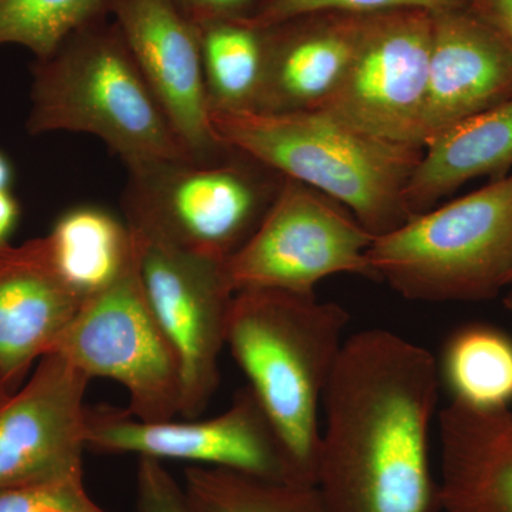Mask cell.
<instances>
[{"label": "cell", "instance_id": "603a6c76", "mask_svg": "<svg viewBox=\"0 0 512 512\" xmlns=\"http://www.w3.org/2000/svg\"><path fill=\"white\" fill-rule=\"evenodd\" d=\"M110 16V0H0V47L49 56L67 36Z\"/></svg>", "mask_w": 512, "mask_h": 512}, {"label": "cell", "instance_id": "6da1fadb", "mask_svg": "<svg viewBox=\"0 0 512 512\" xmlns=\"http://www.w3.org/2000/svg\"><path fill=\"white\" fill-rule=\"evenodd\" d=\"M440 377L429 350L386 329L345 340L326 389L315 487L325 512H434L430 431Z\"/></svg>", "mask_w": 512, "mask_h": 512}, {"label": "cell", "instance_id": "cb8c5ba5", "mask_svg": "<svg viewBox=\"0 0 512 512\" xmlns=\"http://www.w3.org/2000/svg\"><path fill=\"white\" fill-rule=\"evenodd\" d=\"M0 512H111L93 500L83 473L0 491Z\"/></svg>", "mask_w": 512, "mask_h": 512}, {"label": "cell", "instance_id": "ffe728a7", "mask_svg": "<svg viewBox=\"0 0 512 512\" xmlns=\"http://www.w3.org/2000/svg\"><path fill=\"white\" fill-rule=\"evenodd\" d=\"M437 367L451 402L480 410L512 406V338L504 330L485 323L454 330Z\"/></svg>", "mask_w": 512, "mask_h": 512}, {"label": "cell", "instance_id": "ac0fdd59", "mask_svg": "<svg viewBox=\"0 0 512 512\" xmlns=\"http://www.w3.org/2000/svg\"><path fill=\"white\" fill-rule=\"evenodd\" d=\"M511 168L512 99L431 138L407 184V207L416 217L470 181L498 180Z\"/></svg>", "mask_w": 512, "mask_h": 512}, {"label": "cell", "instance_id": "d6986e66", "mask_svg": "<svg viewBox=\"0 0 512 512\" xmlns=\"http://www.w3.org/2000/svg\"><path fill=\"white\" fill-rule=\"evenodd\" d=\"M46 239L57 272L82 301L113 284L136 258L127 222L94 205L64 212Z\"/></svg>", "mask_w": 512, "mask_h": 512}, {"label": "cell", "instance_id": "4316f807", "mask_svg": "<svg viewBox=\"0 0 512 512\" xmlns=\"http://www.w3.org/2000/svg\"><path fill=\"white\" fill-rule=\"evenodd\" d=\"M178 9L192 22L211 20H249L265 0H173Z\"/></svg>", "mask_w": 512, "mask_h": 512}, {"label": "cell", "instance_id": "7c38bea8", "mask_svg": "<svg viewBox=\"0 0 512 512\" xmlns=\"http://www.w3.org/2000/svg\"><path fill=\"white\" fill-rule=\"evenodd\" d=\"M110 18L191 160L228 156L212 127L197 23L173 0H110Z\"/></svg>", "mask_w": 512, "mask_h": 512}, {"label": "cell", "instance_id": "30bf717a", "mask_svg": "<svg viewBox=\"0 0 512 512\" xmlns=\"http://www.w3.org/2000/svg\"><path fill=\"white\" fill-rule=\"evenodd\" d=\"M131 234L144 295L180 363V416L198 419L220 387V357L235 295L227 261L134 229Z\"/></svg>", "mask_w": 512, "mask_h": 512}, {"label": "cell", "instance_id": "277c9868", "mask_svg": "<svg viewBox=\"0 0 512 512\" xmlns=\"http://www.w3.org/2000/svg\"><path fill=\"white\" fill-rule=\"evenodd\" d=\"M26 130L100 138L127 170L190 161L110 16L94 20L32 63Z\"/></svg>", "mask_w": 512, "mask_h": 512}, {"label": "cell", "instance_id": "9a60e30c", "mask_svg": "<svg viewBox=\"0 0 512 512\" xmlns=\"http://www.w3.org/2000/svg\"><path fill=\"white\" fill-rule=\"evenodd\" d=\"M82 303L57 272L46 237L0 247V394L28 380Z\"/></svg>", "mask_w": 512, "mask_h": 512}, {"label": "cell", "instance_id": "1f68e13d", "mask_svg": "<svg viewBox=\"0 0 512 512\" xmlns=\"http://www.w3.org/2000/svg\"><path fill=\"white\" fill-rule=\"evenodd\" d=\"M511 284H512V276H511Z\"/></svg>", "mask_w": 512, "mask_h": 512}, {"label": "cell", "instance_id": "5b68a950", "mask_svg": "<svg viewBox=\"0 0 512 512\" xmlns=\"http://www.w3.org/2000/svg\"><path fill=\"white\" fill-rule=\"evenodd\" d=\"M367 262L409 301L494 299L511 285L512 173L379 235Z\"/></svg>", "mask_w": 512, "mask_h": 512}, {"label": "cell", "instance_id": "2e32d148", "mask_svg": "<svg viewBox=\"0 0 512 512\" xmlns=\"http://www.w3.org/2000/svg\"><path fill=\"white\" fill-rule=\"evenodd\" d=\"M367 15L320 10L265 26V73L254 111L322 110L338 92Z\"/></svg>", "mask_w": 512, "mask_h": 512}, {"label": "cell", "instance_id": "ba28073f", "mask_svg": "<svg viewBox=\"0 0 512 512\" xmlns=\"http://www.w3.org/2000/svg\"><path fill=\"white\" fill-rule=\"evenodd\" d=\"M345 207L284 178L251 238L225 262L234 292L315 295L335 275L372 276L367 251L375 241Z\"/></svg>", "mask_w": 512, "mask_h": 512}, {"label": "cell", "instance_id": "52a82bcc", "mask_svg": "<svg viewBox=\"0 0 512 512\" xmlns=\"http://www.w3.org/2000/svg\"><path fill=\"white\" fill-rule=\"evenodd\" d=\"M52 352L90 380L126 387L127 413L138 420L156 423L180 414V363L144 295L137 254L113 284L83 301Z\"/></svg>", "mask_w": 512, "mask_h": 512}, {"label": "cell", "instance_id": "f546056e", "mask_svg": "<svg viewBox=\"0 0 512 512\" xmlns=\"http://www.w3.org/2000/svg\"><path fill=\"white\" fill-rule=\"evenodd\" d=\"M13 165L8 156L0 151V191L12 190Z\"/></svg>", "mask_w": 512, "mask_h": 512}, {"label": "cell", "instance_id": "d4e9b609", "mask_svg": "<svg viewBox=\"0 0 512 512\" xmlns=\"http://www.w3.org/2000/svg\"><path fill=\"white\" fill-rule=\"evenodd\" d=\"M464 8L463 0H265L254 18L247 20L258 28L274 25L293 16L320 10L372 15L396 9H424L429 12Z\"/></svg>", "mask_w": 512, "mask_h": 512}, {"label": "cell", "instance_id": "4fadbf2b", "mask_svg": "<svg viewBox=\"0 0 512 512\" xmlns=\"http://www.w3.org/2000/svg\"><path fill=\"white\" fill-rule=\"evenodd\" d=\"M89 383L49 352L16 392L0 394V491L83 473Z\"/></svg>", "mask_w": 512, "mask_h": 512}, {"label": "cell", "instance_id": "9c48e42d", "mask_svg": "<svg viewBox=\"0 0 512 512\" xmlns=\"http://www.w3.org/2000/svg\"><path fill=\"white\" fill-rule=\"evenodd\" d=\"M84 439L94 453L190 461L271 483L305 485L249 386L235 393L224 413L205 420L151 423L109 404L87 406Z\"/></svg>", "mask_w": 512, "mask_h": 512}, {"label": "cell", "instance_id": "7402d4cb", "mask_svg": "<svg viewBox=\"0 0 512 512\" xmlns=\"http://www.w3.org/2000/svg\"><path fill=\"white\" fill-rule=\"evenodd\" d=\"M194 512H325L316 487L271 483L224 468H185Z\"/></svg>", "mask_w": 512, "mask_h": 512}, {"label": "cell", "instance_id": "7a4b0ae2", "mask_svg": "<svg viewBox=\"0 0 512 512\" xmlns=\"http://www.w3.org/2000/svg\"><path fill=\"white\" fill-rule=\"evenodd\" d=\"M349 312L315 295L237 292L225 343L291 457L315 487L323 397L343 345Z\"/></svg>", "mask_w": 512, "mask_h": 512}, {"label": "cell", "instance_id": "44dd1931", "mask_svg": "<svg viewBox=\"0 0 512 512\" xmlns=\"http://www.w3.org/2000/svg\"><path fill=\"white\" fill-rule=\"evenodd\" d=\"M198 28L211 111H254L264 82V29L247 20H211Z\"/></svg>", "mask_w": 512, "mask_h": 512}, {"label": "cell", "instance_id": "83f0119b", "mask_svg": "<svg viewBox=\"0 0 512 512\" xmlns=\"http://www.w3.org/2000/svg\"><path fill=\"white\" fill-rule=\"evenodd\" d=\"M464 8L512 49V0H463Z\"/></svg>", "mask_w": 512, "mask_h": 512}, {"label": "cell", "instance_id": "3957f363", "mask_svg": "<svg viewBox=\"0 0 512 512\" xmlns=\"http://www.w3.org/2000/svg\"><path fill=\"white\" fill-rule=\"evenodd\" d=\"M211 121L225 146L338 202L375 237L414 218L406 188L421 148L369 136L322 110L211 111Z\"/></svg>", "mask_w": 512, "mask_h": 512}, {"label": "cell", "instance_id": "5bb4252c", "mask_svg": "<svg viewBox=\"0 0 512 512\" xmlns=\"http://www.w3.org/2000/svg\"><path fill=\"white\" fill-rule=\"evenodd\" d=\"M433 33L420 146L512 99V49L466 8L431 12Z\"/></svg>", "mask_w": 512, "mask_h": 512}, {"label": "cell", "instance_id": "8992f818", "mask_svg": "<svg viewBox=\"0 0 512 512\" xmlns=\"http://www.w3.org/2000/svg\"><path fill=\"white\" fill-rule=\"evenodd\" d=\"M284 177L231 150L212 164L157 161L128 170V227L228 261L264 220Z\"/></svg>", "mask_w": 512, "mask_h": 512}, {"label": "cell", "instance_id": "4dcf8cb0", "mask_svg": "<svg viewBox=\"0 0 512 512\" xmlns=\"http://www.w3.org/2000/svg\"><path fill=\"white\" fill-rule=\"evenodd\" d=\"M503 302L505 309H507V311L510 312L512 315V289L510 292L507 293V295H505Z\"/></svg>", "mask_w": 512, "mask_h": 512}, {"label": "cell", "instance_id": "484cf974", "mask_svg": "<svg viewBox=\"0 0 512 512\" xmlns=\"http://www.w3.org/2000/svg\"><path fill=\"white\" fill-rule=\"evenodd\" d=\"M137 512H194L184 485L156 458H138Z\"/></svg>", "mask_w": 512, "mask_h": 512}, {"label": "cell", "instance_id": "8fae6325", "mask_svg": "<svg viewBox=\"0 0 512 512\" xmlns=\"http://www.w3.org/2000/svg\"><path fill=\"white\" fill-rule=\"evenodd\" d=\"M431 33L429 10L367 15L345 80L322 111L369 136L421 148Z\"/></svg>", "mask_w": 512, "mask_h": 512}, {"label": "cell", "instance_id": "f1b7e54d", "mask_svg": "<svg viewBox=\"0 0 512 512\" xmlns=\"http://www.w3.org/2000/svg\"><path fill=\"white\" fill-rule=\"evenodd\" d=\"M22 217L20 202L12 190L0 191V247L9 244Z\"/></svg>", "mask_w": 512, "mask_h": 512}, {"label": "cell", "instance_id": "e0dca14e", "mask_svg": "<svg viewBox=\"0 0 512 512\" xmlns=\"http://www.w3.org/2000/svg\"><path fill=\"white\" fill-rule=\"evenodd\" d=\"M437 423L440 511L512 512V406L480 410L450 400Z\"/></svg>", "mask_w": 512, "mask_h": 512}]
</instances>
